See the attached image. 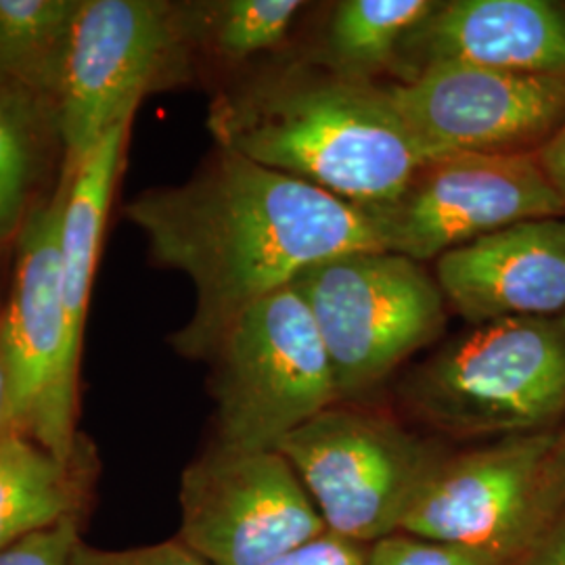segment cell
Returning <instances> with one entry per match:
<instances>
[{
  "mask_svg": "<svg viewBox=\"0 0 565 565\" xmlns=\"http://www.w3.org/2000/svg\"><path fill=\"white\" fill-rule=\"evenodd\" d=\"M70 186L60 177L53 195L21 224L13 282L0 315L7 431L30 438L63 463L81 459V361L70 350L61 296V224Z\"/></svg>",
  "mask_w": 565,
  "mask_h": 565,
  "instance_id": "52a82bcc",
  "label": "cell"
},
{
  "mask_svg": "<svg viewBox=\"0 0 565 565\" xmlns=\"http://www.w3.org/2000/svg\"><path fill=\"white\" fill-rule=\"evenodd\" d=\"M82 0H0V78L57 107Z\"/></svg>",
  "mask_w": 565,
  "mask_h": 565,
  "instance_id": "e0dca14e",
  "label": "cell"
},
{
  "mask_svg": "<svg viewBox=\"0 0 565 565\" xmlns=\"http://www.w3.org/2000/svg\"><path fill=\"white\" fill-rule=\"evenodd\" d=\"M327 532L279 450L212 446L181 482V539L210 565H268Z\"/></svg>",
  "mask_w": 565,
  "mask_h": 565,
  "instance_id": "8fae6325",
  "label": "cell"
},
{
  "mask_svg": "<svg viewBox=\"0 0 565 565\" xmlns=\"http://www.w3.org/2000/svg\"><path fill=\"white\" fill-rule=\"evenodd\" d=\"M557 455H559V459H562L565 467V425L559 427V431H557Z\"/></svg>",
  "mask_w": 565,
  "mask_h": 565,
  "instance_id": "4316f807",
  "label": "cell"
},
{
  "mask_svg": "<svg viewBox=\"0 0 565 565\" xmlns=\"http://www.w3.org/2000/svg\"><path fill=\"white\" fill-rule=\"evenodd\" d=\"M436 281L471 324L564 312L565 216L511 224L446 252Z\"/></svg>",
  "mask_w": 565,
  "mask_h": 565,
  "instance_id": "4fadbf2b",
  "label": "cell"
},
{
  "mask_svg": "<svg viewBox=\"0 0 565 565\" xmlns=\"http://www.w3.org/2000/svg\"><path fill=\"white\" fill-rule=\"evenodd\" d=\"M536 162L545 172L551 186L565 203V121L562 128L553 135V139L536 153Z\"/></svg>",
  "mask_w": 565,
  "mask_h": 565,
  "instance_id": "d4e9b609",
  "label": "cell"
},
{
  "mask_svg": "<svg viewBox=\"0 0 565 565\" xmlns=\"http://www.w3.org/2000/svg\"><path fill=\"white\" fill-rule=\"evenodd\" d=\"M294 282L321 333L340 403L384 384L445 331L436 277L394 252H345L306 268Z\"/></svg>",
  "mask_w": 565,
  "mask_h": 565,
  "instance_id": "5b68a950",
  "label": "cell"
},
{
  "mask_svg": "<svg viewBox=\"0 0 565 565\" xmlns=\"http://www.w3.org/2000/svg\"><path fill=\"white\" fill-rule=\"evenodd\" d=\"M78 541V513H74L4 548L0 565H70Z\"/></svg>",
  "mask_w": 565,
  "mask_h": 565,
  "instance_id": "44dd1931",
  "label": "cell"
},
{
  "mask_svg": "<svg viewBox=\"0 0 565 565\" xmlns=\"http://www.w3.org/2000/svg\"><path fill=\"white\" fill-rule=\"evenodd\" d=\"M557 431L499 438L443 457L417 490L401 532L515 564L565 503Z\"/></svg>",
  "mask_w": 565,
  "mask_h": 565,
  "instance_id": "ba28073f",
  "label": "cell"
},
{
  "mask_svg": "<svg viewBox=\"0 0 565 565\" xmlns=\"http://www.w3.org/2000/svg\"><path fill=\"white\" fill-rule=\"evenodd\" d=\"M363 210L385 252L422 264L511 224L565 216L536 156L482 153L431 158L394 200Z\"/></svg>",
  "mask_w": 565,
  "mask_h": 565,
  "instance_id": "30bf717a",
  "label": "cell"
},
{
  "mask_svg": "<svg viewBox=\"0 0 565 565\" xmlns=\"http://www.w3.org/2000/svg\"><path fill=\"white\" fill-rule=\"evenodd\" d=\"M7 434V375L2 363V345H0V440Z\"/></svg>",
  "mask_w": 565,
  "mask_h": 565,
  "instance_id": "484cf974",
  "label": "cell"
},
{
  "mask_svg": "<svg viewBox=\"0 0 565 565\" xmlns=\"http://www.w3.org/2000/svg\"><path fill=\"white\" fill-rule=\"evenodd\" d=\"M81 465L82 457L63 463L30 438L4 434L0 440V553L78 511Z\"/></svg>",
  "mask_w": 565,
  "mask_h": 565,
  "instance_id": "9a60e30c",
  "label": "cell"
},
{
  "mask_svg": "<svg viewBox=\"0 0 565 565\" xmlns=\"http://www.w3.org/2000/svg\"><path fill=\"white\" fill-rule=\"evenodd\" d=\"M364 565H507L505 562L463 546L396 532L366 546Z\"/></svg>",
  "mask_w": 565,
  "mask_h": 565,
  "instance_id": "ffe728a7",
  "label": "cell"
},
{
  "mask_svg": "<svg viewBox=\"0 0 565 565\" xmlns=\"http://www.w3.org/2000/svg\"><path fill=\"white\" fill-rule=\"evenodd\" d=\"M440 63L565 76V4L551 0H448L404 39L398 82Z\"/></svg>",
  "mask_w": 565,
  "mask_h": 565,
  "instance_id": "5bb4252c",
  "label": "cell"
},
{
  "mask_svg": "<svg viewBox=\"0 0 565 565\" xmlns=\"http://www.w3.org/2000/svg\"><path fill=\"white\" fill-rule=\"evenodd\" d=\"M36 95L0 78V243L18 237L41 177L49 114Z\"/></svg>",
  "mask_w": 565,
  "mask_h": 565,
  "instance_id": "ac0fdd59",
  "label": "cell"
},
{
  "mask_svg": "<svg viewBox=\"0 0 565 565\" xmlns=\"http://www.w3.org/2000/svg\"><path fill=\"white\" fill-rule=\"evenodd\" d=\"M186 2L82 0L57 99L61 179L74 182L103 137L132 120L147 95L191 76Z\"/></svg>",
  "mask_w": 565,
  "mask_h": 565,
  "instance_id": "277c9868",
  "label": "cell"
},
{
  "mask_svg": "<svg viewBox=\"0 0 565 565\" xmlns=\"http://www.w3.org/2000/svg\"><path fill=\"white\" fill-rule=\"evenodd\" d=\"M366 546L324 532L268 565H364Z\"/></svg>",
  "mask_w": 565,
  "mask_h": 565,
  "instance_id": "603a6c76",
  "label": "cell"
},
{
  "mask_svg": "<svg viewBox=\"0 0 565 565\" xmlns=\"http://www.w3.org/2000/svg\"><path fill=\"white\" fill-rule=\"evenodd\" d=\"M385 86L434 158L536 156L565 121V76L440 63Z\"/></svg>",
  "mask_w": 565,
  "mask_h": 565,
  "instance_id": "7c38bea8",
  "label": "cell"
},
{
  "mask_svg": "<svg viewBox=\"0 0 565 565\" xmlns=\"http://www.w3.org/2000/svg\"><path fill=\"white\" fill-rule=\"evenodd\" d=\"M406 413L459 440L559 429L565 419V310L473 324L401 385Z\"/></svg>",
  "mask_w": 565,
  "mask_h": 565,
  "instance_id": "3957f363",
  "label": "cell"
},
{
  "mask_svg": "<svg viewBox=\"0 0 565 565\" xmlns=\"http://www.w3.org/2000/svg\"><path fill=\"white\" fill-rule=\"evenodd\" d=\"M216 145L359 207L394 200L434 156L387 86L308 60L282 61L216 95Z\"/></svg>",
  "mask_w": 565,
  "mask_h": 565,
  "instance_id": "7a4b0ae2",
  "label": "cell"
},
{
  "mask_svg": "<svg viewBox=\"0 0 565 565\" xmlns=\"http://www.w3.org/2000/svg\"><path fill=\"white\" fill-rule=\"evenodd\" d=\"M126 216L153 263L193 282L195 308L172 345L202 361L247 308L306 268L345 252L384 249L363 207L221 145L189 181L142 191Z\"/></svg>",
  "mask_w": 565,
  "mask_h": 565,
  "instance_id": "6da1fadb",
  "label": "cell"
},
{
  "mask_svg": "<svg viewBox=\"0 0 565 565\" xmlns=\"http://www.w3.org/2000/svg\"><path fill=\"white\" fill-rule=\"evenodd\" d=\"M216 445L277 450L340 403L321 333L296 282L247 308L210 356Z\"/></svg>",
  "mask_w": 565,
  "mask_h": 565,
  "instance_id": "8992f818",
  "label": "cell"
},
{
  "mask_svg": "<svg viewBox=\"0 0 565 565\" xmlns=\"http://www.w3.org/2000/svg\"><path fill=\"white\" fill-rule=\"evenodd\" d=\"M277 450L327 532L364 546L403 530L417 490L445 457L384 413L340 403L291 431Z\"/></svg>",
  "mask_w": 565,
  "mask_h": 565,
  "instance_id": "9c48e42d",
  "label": "cell"
},
{
  "mask_svg": "<svg viewBox=\"0 0 565 565\" xmlns=\"http://www.w3.org/2000/svg\"><path fill=\"white\" fill-rule=\"evenodd\" d=\"M70 565H210L181 539L124 551H105L78 541Z\"/></svg>",
  "mask_w": 565,
  "mask_h": 565,
  "instance_id": "7402d4cb",
  "label": "cell"
},
{
  "mask_svg": "<svg viewBox=\"0 0 565 565\" xmlns=\"http://www.w3.org/2000/svg\"><path fill=\"white\" fill-rule=\"evenodd\" d=\"M436 0H343L324 23L308 60L350 81L375 82L392 72L406 34L436 9Z\"/></svg>",
  "mask_w": 565,
  "mask_h": 565,
  "instance_id": "2e32d148",
  "label": "cell"
},
{
  "mask_svg": "<svg viewBox=\"0 0 565 565\" xmlns=\"http://www.w3.org/2000/svg\"><path fill=\"white\" fill-rule=\"evenodd\" d=\"M306 7L300 0L186 2L195 53L239 63L277 49Z\"/></svg>",
  "mask_w": 565,
  "mask_h": 565,
  "instance_id": "d6986e66",
  "label": "cell"
},
{
  "mask_svg": "<svg viewBox=\"0 0 565 565\" xmlns=\"http://www.w3.org/2000/svg\"><path fill=\"white\" fill-rule=\"evenodd\" d=\"M513 565H565V503Z\"/></svg>",
  "mask_w": 565,
  "mask_h": 565,
  "instance_id": "cb8c5ba5",
  "label": "cell"
}]
</instances>
